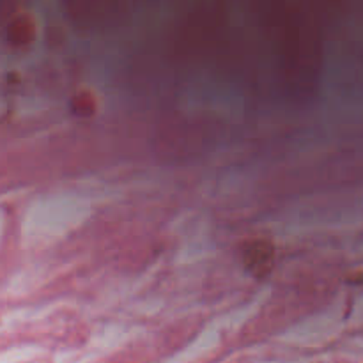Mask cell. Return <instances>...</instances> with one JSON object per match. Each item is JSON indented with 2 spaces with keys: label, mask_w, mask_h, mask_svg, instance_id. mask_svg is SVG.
Segmentation results:
<instances>
[{
  "label": "cell",
  "mask_w": 363,
  "mask_h": 363,
  "mask_svg": "<svg viewBox=\"0 0 363 363\" xmlns=\"http://www.w3.org/2000/svg\"><path fill=\"white\" fill-rule=\"evenodd\" d=\"M273 261V246L268 241H255L253 245L245 252V262L253 275L261 276L271 269Z\"/></svg>",
  "instance_id": "6da1fadb"
}]
</instances>
